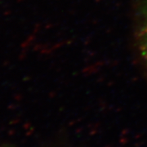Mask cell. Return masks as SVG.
<instances>
[{
	"label": "cell",
	"instance_id": "obj_1",
	"mask_svg": "<svg viewBox=\"0 0 147 147\" xmlns=\"http://www.w3.org/2000/svg\"><path fill=\"white\" fill-rule=\"evenodd\" d=\"M137 42L139 52L147 65V0H140L137 11Z\"/></svg>",
	"mask_w": 147,
	"mask_h": 147
}]
</instances>
